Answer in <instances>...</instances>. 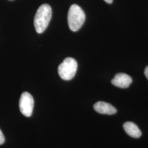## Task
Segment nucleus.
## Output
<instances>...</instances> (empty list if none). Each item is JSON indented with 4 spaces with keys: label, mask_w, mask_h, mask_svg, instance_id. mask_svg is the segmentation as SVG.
<instances>
[{
    "label": "nucleus",
    "mask_w": 148,
    "mask_h": 148,
    "mask_svg": "<svg viewBox=\"0 0 148 148\" xmlns=\"http://www.w3.org/2000/svg\"><path fill=\"white\" fill-rule=\"evenodd\" d=\"M104 1L108 3H111L113 1V0H104Z\"/></svg>",
    "instance_id": "obj_10"
},
{
    "label": "nucleus",
    "mask_w": 148,
    "mask_h": 148,
    "mask_svg": "<svg viewBox=\"0 0 148 148\" xmlns=\"http://www.w3.org/2000/svg\"><path fill=\"white\" fill-rule=\"evenodd\" d=\"M123 129L128 135L131 137L139 138L142 136V132L137 125L132 122H126L123 124Z\"/></svg>",
    "instance_id": "obj_7"
},
{
    "label": "nucleus",
    "mask_w": 148,
    "mask_h": 148,
    "mask_svg": "<svg viewBox=\"0 0 148 148\" xmlns=\"http://www.w3.org/2000/svg\"><path fill=\"white\" fill-rule=\"evenodd\" d=\"M19 106L20 111L24 116L27 117L31 116L34 106V101L32 95L27 92L23 93Z\"/></svg>",
    "instance_id": "obj_4"
},
{
    "label": "nucleus",
    "mask_w": 148,
    "mask_h": 148,
    "mask_svg": "<svg viewBox=\"0 0 148 148\" xmlns=\"http://www.w3.org/2000/svg\"><path fill=\"white\" fill-rule=\"evenodd\" d=\"M5 137L2 132L1 130H0V145L5 143Z\"/></svg>",
    "instance_id": "obj_8"
},
{
    "label": "nucleus",
    "mask_w": 148,
    "mask_h": 148,
    "mask_svg": "<svg viewBox=\"0 0 148 148\" xmlns=\"http://www.w3.org/2000/svg\"><path fill=\"white\" fill-rule=\"evenodd\" d=\"M9 1H13V0H9Z\"/></svg>",
    "instance_id": "obj_11"
},
{
    "label": "nucleus",
    "mask_w": 148,
    "mask_h": 148,
    "mask_svg": "<svg viewBox=\"0 0 148 148\" xmlns=\"http://www.w3.org/2000/svg\"><path fill=\"white\" fill-rule=\"evenodd\" d=\"M77 70V63L75 59L68 57L58 66V74L60 77L66 81L73 79Z\"/></svg>",
    "instance_id": "obj_3"
},
{
    "label": "nucleus",
    "mask_w": 148,
    "mask_h": 148,
    "mask_svg": "<svg viewBox=\"0 0 148 148\" xmlns=\"http://www.w3.org/2000/svg\"><path fill=\"white\" fill-rule=\"evenodd\" d=\"M85 13L79 5H71L68 14V23L70 29L73 32L78 31L85 21Z\"/></svg>",
    "instance_id": "obj_2"
},
{
    "label": "nucleus",
    "mask_w": 148,
    "mask_h": 148,
    "mask_svg": "<svg viewBox=\"0 0 148 148\" xmlns=\"http://www.w3.org/2000/svg\"><path fill=\"white\" fill-rule=\"evenodd\" d=\"M93 107L95 111L101 114L113 115L117 112L116 109L114 106L104 101H98Z\"/></svg>",
    "instance_id": "obj_6"
},
{
    "label": "nucleus",
    "mask_w": 148,
    "mask_h": 148,
    "mask_svg": "<svg viewBox=\"0 0 148 148\" xmlns=\"http://www.w3.org/2000/svg\"><path fill=\"white\" fill-rule=\"evenodd\" d=\"M144 74L146 76V77L147 78V79H148V66H147L146 67V68L145 69V71H144Z\"/></svg>",
    "instance_id": "obj_9"
},
{
    "label": "nucleus",
    "mask_w": 148,
    "mask_h": 148,
    "mask_svg": "<svg viewBox=\"0 0 148 148\" xmlns=\"http://www.w3.org/2000/svg\"><path fill=\"white\" fill-rule=\"evenodd\" d=\"M132 82V79L131 77L125 73L116 74L114 78L111 80L112 85L121 88H126L128 87Z\"/></svg>",
    "instance_id": "obj_5"
},
{
    "label": "nucleus",
    "mask_w": 148,
    "mask_h": 148,
    "mask_svg": "<svg viewBox=\"0 0 148 148\" xmlns=\"http://www.w3.org/2000/svg\"><path fill=\"white\" fill-rule=\"evenodd\" d=\"M52 8L48 4L42 5L38 8L34 18V26L38 34L47 29L52 18Z\"/></svg>",
    "instance_id": "obj_1"
}]
</instances>
